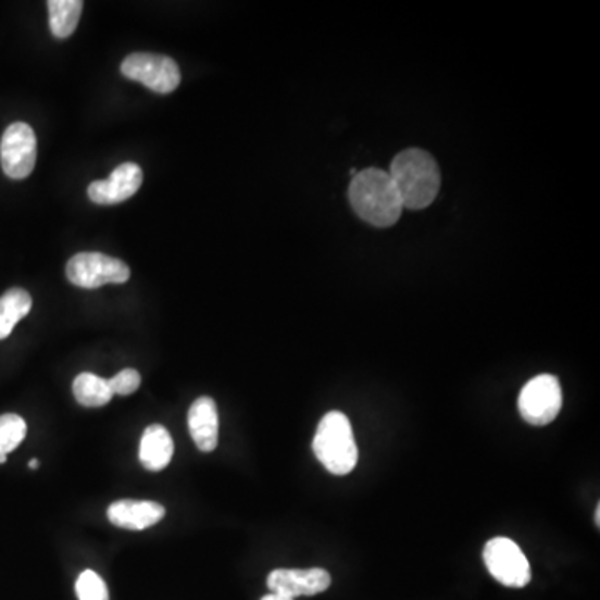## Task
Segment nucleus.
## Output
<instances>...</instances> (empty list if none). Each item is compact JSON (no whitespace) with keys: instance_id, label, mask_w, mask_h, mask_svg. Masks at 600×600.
Segmentation results:
<instances>
[{"instance_id":"obj_1","label":"nucleus","mask_w":600,"mask_h":600,"mask_svg":"<svg viewBox=\"0 0 600 600\" xmlns=\"http://www.w3.org/2000/svg\"><path fill=\"white\" fill-rule=\"evenodd\" d=\"M389 175L404 209L421 211L429 208L439 193V165L425 150H402L393 158Z\"/></svg>"},{"instance_id":"obj_2","label":"nucleus","mask_w":600,"mask_h":600,"mask_svg":"<svg viewBox=\"0 0 600 600\" xmlns=\"http://www.w3.org/2000/svg\"><path fill=\"white\" fill-rule=\"evenodd\" d=\"M350 205L355 214L375 227H390L404 211L389 172L365 168L358 172L349 186Z\"/></svg>"},{"instance_id":"obj_3","label":"nucleus","mask_w":600,"mask_h":600,"mask_svg":"<svg viewBox=\"0 0 600 600\" xmlns=\"http://www.w3.org/2000/svg\"><path fill=\"white\" fill-rule=\"evenodd\" d=\"M312 449L315 458L330 474L347 475L358 465V443L352 425L342 412L333 411L322 417Z\"/></svg>"},{"instance_id":"obj_4","label":"nucleus","mask_w":600,"mask_h":600,"mask_svg":"<svg viewBox=\"0 0 600 600\" xmlns=\"http://www.w3.org/2000/svg\"><path fill=\"white\" fill-rule=\"evenodd\" d=\"M483 555L487 571L502 586L521 589L530 583L529 561L514 540L493 537L484 547Z\"/></svg>"},{"instance_id":"obj_5","label":"nucleus","mask_w":600,"mask_h":600,"mask_svg":"<svg viewBox=\"0 0 600 600\" xmlns=\"http://www.w3.org/2000/svg\"><path fill=\"white\" fill-rule=\"evenodd\" d=\"M67 279L83 289H99L105 284H124L130 279L129 265L99 252L74 255L65 268Z\"/></svg>"},{"instance_id":"obj_6","label":"nucleus","mask_w":600,"mask_h":600,"mask_svg":"<svg viewBox=\"0 0 600 600\" xmlns=\"http://www.w3.org/2000/svg\"><path fill=\"white\" fill-rule=\"evenodd\" d=\"M562 409V387L558 377L537 375L522 387L518 412L530 425H547L558 417Z\"/></svg>"},{"instance_id":"obj_7","label":"nucleus","mask_w":600,"mask_h":600,"mask_svg":"<svg viewBox=\"0 0 600 600\" xmlns=\"http://www.w3.org/2000/svg\"><path fill=\"white\" fill-rule=\"evenodd\" d=\"M121 72L127 79L137 80L158 93L174 92L180 84L179 65L165 55L130 54L122 62Z\"/></svg>"},{"instance_id":"obj_8","label":"nucleus","mask_w":600,"mask_h":600,"mask_svg":"<svg viewBox=\"0 0 600 600\" xmlns=\"http://www.w3.org/2000/svg\"><path fill=\"white\" fill-rule=\"evenodd\" d=\"M37 161V139L30 125L15 122L0 140V164L8 177L22 180L33 174Z\"/></svg>"},{"instance_id":"obj_9","label":"nucleus","mask_w":600,"mask_h":600,"mask_svg":"<svg viewBox=\"0 0 600 600\" xmlns=\"http://www.w3.org/2000/svg\"><path fill=\"white\" fill-rule=\"evenodd\" d=\"M329 572L325 568H275L268 574L267 586L272 593L296 599L300 596H317L329 589Z\"/></svg>"},{"instance_id":"obj_10","label":"nucleus","mask_w":600,"mask_h":600,"mask_svg":"<svg viewBox=\"0 0 600 600\" xmlns=\"http://www.w3.org/2000/svg\"><path fill=\"white\" fill-rule=\"evenodd\" d=\"M142 168L133 162L121 164L108 180H96L90 184L87 193L89 199L99 205L121 204L130 199L142 186Z\"/></svg>"},{"instance_id":"obj_11","label":"nucleus","mask_w":600,"mask_h":600,"mask_svg":"<svg viewBox=\"0 0 600 600\" xmlns=\"http://www.w3.org/2000/svg\"><path fill=\"white\" fill-rule=\"evenodd\" d=\"M165 509L154 500H117L109 508L111 524L121 529L143 530L164 518Z\"/></svg>"},{"instance_id":"obj_12","label":"nucleus","mask_w":600,"mask_h":600,"mask_svg":"<svg viewBox=\"0 0 600 600\" xmlns=\"http://www.w3.org/2000/svg\"><path fill=\"white\" fill-rule=\"evenodd\" d=\"M189 433L200 452H212L218 443V412L214 399L204 396L190 405Z\"/></svg>"},{"instance_id":"obj_13","label":"nucleus","mask_w":600,"mask_h":600,"mask_svg":"<svg viewBox=\"0 0 600 600\" xmlns=\"http://www.w3.org/2000/svg\"><path fill=\"white\" fill-rule=\"evenodd\" d=\"M174 455V442L164 425H149L140 440V464L147 471L159 472L167 467Z\"/></svg>"},{"instance_id":"obj_14","label":"nucleus","mask_w":600,"mask_h":600,"mask_svg":"<svg viewBox=\"0 0 600 600\" xmlns=\"http://www.w3.org/2000/svg\"><path fill=\"white\" fill-rule=\"evenodd\" d=\"M30 309L33 297L21 287H14L0 297V340L11 336L15 325L29 314Z\"/></svg>"},{"instance_id":"obj_15","label":"nucleus","mask_w":600,"mask_h":600,"mask_svg":"<svg viewBox=\"0 0 600 600\" xmlns=\"http://www.w3.org/2000/svg\"><path fill=\"white\" fill-rule=\"evenodd\" d=\"M49 8L50 33L55 39H67L77 29L84 2L80 0H50Z\"/></svg>"},{"instance_id":"obj_16","label":"nucleus","mask_w":600,"mask_h":600,"mask_svg":"<svg viewBox=\"0 0 600 600\" xmlns=\"http://www.w3.org/2000/svg\"><path fill=\"white\" fill-rule=\"evenodd\" d=\"M72 392L75 400L84 408H104L111 402L112 393L109 380L102 379L99 375L84 372L75 377L72 384Z\"/></svg>"},{"instance_id":"obj_17","label":"nucleus","mask_w":600,"mask_h":600,"mask_svg":"<svg viewBox=\"0 0 600 600\" xmlns=\"http://www.w3.org/2000/svg\"><path fill=\"white\" fill-rule=\"evenodd\" d=\"M27 434V424L17 414L0 415V455L11 454Z\"/></svg>"},{"instance_id":"obj_18","label":"nucleus","mask_w":600,"mask_h":600,"mask_svg":"<svg viewBox=\"0 0 600 600\" xmlns=\"http://www.w3.org/2000/svg\"><path fill=\"white\" fill-rule=\"evenodd\" d=\"M75 592L79 600H109V590L104 580L97 572L84 571L75 584Z\"/></svg>"},{"instance_id":"obj_19","label":"nucleus","mask_w":600,"mask_h":600,"mask_svg":"<svg viewBox=\"0 0 600 600\" xmlns=\"http://www.w3.org/2000/svg\"><path fill=\"white\" fill-rule=\"evenodd\" d=\"M109 386L114 396H130L140 387V374L136 368H124L109 380Z\"/></svg>"},{"instance_id":"obj_20","label":"nucleus","mask_w":600,"mask_h":600,"mask_svg":"<svg viewBox=\"0 0 600 600\" xmlns=\"http://www.w3.org/2000/svg\"><path fill=\"white\" fill-rule=\"evenodd\" d=\"M262 600H292L287 597L277 596V593H268V596L262 597Z\"/></svg>"},{"instance_id":"obj_21","label":"nucleus","mask_w":600,"mask_h":600,"mask_svg":"<svg viewBox=\"0 0 600 600\" xmlns=\"http://www.w3.org/2000/svg\"><path fill=\"white\" fill-rule=\"evenodd\" d=\"M29 467L30 468L39 467V461H37V459H33V461L29 462Z\"/></svg>"},{"instance_id":"obj_22","label":"nucleus","mask_w":600,"mask_h":600,"mask_svg":"<svg viewBox=\"0 0 600 600\" xmlns=\"http://www.w3.org/2000/svg\"><path fill=\"white\" fill-rule=\"evenodd\" d=\"M596 524L597 525L600 524V505H597V509H596Z\"/></svg>"},{"instance_id":"obj_23","label":"nucleus","mask_w":600,"mask_h":600,"mask_svg":"<svg viewBox=\"0 0 600 600\" xmlns=\"http://www.w3.org/2000/svg\"><path fill=\"white\" fill-rule=\"evenodd\" d=\"M8 462V455H0V464H5Z\"/></svg>"}]
</instances>
